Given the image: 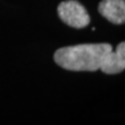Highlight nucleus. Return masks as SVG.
I'll return each instance as SVG.
<instances>
[{
	"label": "nucleus",
	"mask_w": 125,
	"mask_h": 125,
	"mask_svg": "<svg viewBox=\"0 0 125 125\" xmlns=\"http://www.w3.org/2000/svg\"><path fill=\"white\" fill-rule=\"evenodd\" d=\"M113 50L111 44H80L57 49L54 53V62L58 66L70 71L100 70L105 55Z\"/></svg>",
	"instance_id": "nucleus-1"
},
{
	"label": "nucleus",
	"mask_w": 125,
	"mask_h": 125,
	"mask_svg": "<svg viewBox=\"0 0 125 125\" xmlns=\"http://www.w3.org/2000/svg\"><path fill=\"white\" fill-rule=\"evenodd\" d=\"M61 20L73 28H84L90 24V16L85 7L76 0H67L57 6Z\"/></svg>",
	"instance_id": "nucleus-2"
},
{
	"label": "nucleus",
	"mask_w": 125,
	"mask_h": 125,
	"mask_svg": "<svg viewBox=\"0 0 125 125\" xmlns=\"http://www.w3.org/2000/svg\"><path fill=\"white\" fill-rule=\"evenodd\" d=\"M100 70L105 74H118L125 70V42H121L115 51L105 55Z\"/></svg>",
	"instance_id": "nucleus-3"
},
{
	"label": "nucleus",
	"mask_w": 125,
	"mask_h": 125,
	"mask_svg": "<svg viewBox=\"0 0 125 125\" xmlns=\"http://www.w3.org/2000/svg\"><path fill=\"white\" fill-rule=\"evenodd\" d=\"M98 10L101 16L114 24L125 23V0H102Z\"/></svg>",
	"instance_id": "nucleus-4"
}]
</instances>
